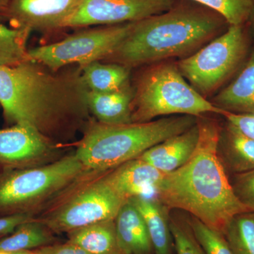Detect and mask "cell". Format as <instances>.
I'll return each instance as SVG.
<instances>
[{
  "instance_id": "1",
  "label": "cell",
  "mask_w": 254,
  "mask_h": 254,
  "mask_svg": "<svg viewBox=\"0 0 254 254\" xmlns=\"http://www.w3.org/2000/svg\"><path fill=\"white\" fill-rule=\"evenodd\" d=\"M81 66L53 71L33 60L0 65V106L10 126L33 127L59 146L75 145L93 118L87 104Z\"/></svg>"
},
{
  "instance_id": "2",
  "label": "cell",
  "mask_w": 254,
  "mask_h": 254,
  "mask_svg": "<svg viewBox=\"0 0 254 254\" xmlns=\"http://www.w3.org/2000/svg\"><path fill=\"white\" fill-rule=\"evenodd\" d=\"M196 123L199 138L195 151L183 166L165 175L155 198L170 210H185L224 235L234 217L250 211L235 195L219 158L220 125L203 116Z\"/></svg>"
},
{
  "instance_id": "3",
  "label": "cell",
  "mask_w": 254,
  "mask_h": 254,
  "mask_svg": "<svg viewBox=\"0 0 254 254\" xmlns=\"http://www.w3.org/2000/svg\"><path fill=\"white\" fill-rule=\"evenodd\" d=\"M225 23L218 13L198 3L175 4L133 23L121 44L102 62L131 68L189 54L216 36Z\"/></svg>"
},
{
  "instance_id": "4",
  "label": "cell",
  "mask_w": 254,
  "mask_h": 254,
  "mask_svg": "<svg viewBox=\"0 0 254 254\" xmlns=\"http://www.w3.org/2000/svg\"><path fill=\"white\" fill-rule=\"evenodd\" d=\"M195 124L196 118L190 115L127 125H107L93 118L76 141L74 154L86 170L110 171Z\"/></svg>"
},
{
  "instance_id": "5",
  "label": "cell",
  "mask_w": 254,
  "mask_h": 254,
  "mask_svg": "<svg viewBox=\"0 0 254 254\" xmlns=\"http://www.w3.org/2000/svg\"><path fill=\"white\" fill-rule=\"evenodd\" d=\"M108 172L85 170L45 205L34 220L54 234H67L98 222L115 220L127 200L107 182Z\"/></svg>"
},
{
  "instance_id": "6",
  "label": "cell",
  "mask_w": 254,
  "mask_h": 254,
  "mask_svg": "<svg viewBox=\"0 0 254 254\" xmlns=\"http://www.w3.org/2000/svg\"><path fill=\"white\" fill-rule=\"evenodd\" d=\"M225 112L195 91L173 64H156L146 68L138 76L133 88L132 123L177 115L198 118L214 113L223 116Z\"/></svg>"
},
{
  "instance_id": "7",
  "label": "cell",
  "mask_w": 254,
  "mask_h": 254,
  "mask_svg": "<svg viewBox=\"0 0 254 254\" xmlns=\"http://www.w3.org/2000/svg\"><path fill=\"white\" fill-rule=\"evenodd\" d=\"M86 170L73 153L36 168L1 170L0 218L36 216Z\"/></svg>"
},
{
  "instance_id": "8",
  "label": "cell",
  "mask_w": 254,
  "mask_h": 254,
  "mask_svg": "<svg viewBox=\"0 0 254 254\" xmlns=\"http://www.w3.org/2000/svg\"><path fill=\"white\" fill-rule=\"evenodd\" d=\"M242 26H230L224 34L177 64L182 76L204 98L236 71L247 53Z\"/></svg>"
},
{
  "instance_id": "9",
  "label": "cell",
  "mask_w": 254,
  "mask_h": 254,
  "mask_svg": "<svg viewBox=\"0 0 254 254\" xmlns=\"http://www.w3.org/2000/svg\"><path fill=\"white\" fill-rule=\"evenodd\" d=\"M133 23L78 31L61 41L28 49V55L31 60L53 71L72 65L83 66L93 62H102L121 44Z\"/></svg>"
},
{
  "instance_id": "10",
  "label": "cell",
  "mask_w": 254,
  "mask_h": 254,
  "mask_svg": "<svg viewBox=\"0 0 254 254\" xmlns=\"http://www.w3.org/2000/svg\"><path fill=\"white\" fill-rule=\"evenodd\" d=\"M63 148L28 125L0 128V171L36 168L53 163L66 155Z\"/></svg>"
},
{
  "instance_id": "11",
  "label": "cell",
  "mask_w": 254,
  "mask_h": 254,
  "mask_svg": "<svg viewBox=\"0 0 254 254\" xmlns=\"http://www.w3.org/2000/svg\"><path fill=\"white\" fill-rule=\"evenodd\" d=\"M175 3L176 0H83L67 28L137 22L168 11Z\"/></svg>"
},
{
  "instance_id": "12",
  "label": "cell",
  "mask_w": 254,
  "mask_h": 254,
  "mask_svg": "<svg viewBox=\"0 0 254 254\" xmlns=\"http://www.w3.org/2000/svg\"><path fill=\"white\" fill-rule=\"evenodd\" d=\"M83 0H9L4 18L11 27L50 33L67 28Z\"/></svg>"
},
{
  "instance_id": "13",
  "label": "cell",
  "mask_w": 254,
  "mask_h": 254,
  "mask_svg": "<svg viewBox=\"0 0 254 254\" xmlns=\"http://www.w3.org/2000/svg\"><path fill=\"white\" fill-rule=\"evenodd\" d=\"M165 175L137 158L110 170L105 178L114 190L127 201L136 197H155Z\"/></svg>"
},
{
  "instance_id": "14",
  "label": "cell",
  "mask_w": 254,
  "mask_h": 254,
  "mask_svg": "<svg viewBox=\"0 0 254 254\" xmlns=\"http://www.w3.org/2000/svg\"><path fill=\"white\" fill-rule=\"evenodd\" d=\"M197 123L183 133L170 137L145 150L138 158L165 174L173 173L190 160L198 144Z\"/></svg>"
},
{
  "instance_id": "15",
  "label": "cell",
  "mask_w": 254,
  "mask_h": 254,
  "mask_svg": "<svg viewBox=\"0 0 254 254\" xmlns=\"http://www.w3.org/2000/svg\"><path fill=\"white\" fill-rule=\"evenodd\" d=\"M115 223L119 245L125 254H155L144 220L131 200L121 207Z\"/></svg>"
},
{
  "instance_id": "16",
  "label": "cell",
  "mask_w": 254,
  "mask_h": 254,
  "mask_svg": "<svg viewBox=\"0 0 254 254\" xmlns=\"http://www.w3.org/2000/svg\"><path fill=\"white\" fill-rule=\"evenodd\" d=\"M141 213L155 254H173L174 242L170 227V210L155 197H136L130 199Z\"/></svg>"
},
{
  "instance_id": "17",
  "label": "cell",
  "mask_w": 254,
  "mask_h": 254,
  "mask_svg": "<svg viewBox=\"0 0 254 254\" xmlns=\"http://www.w3.org/2000/svg\"><path fill=\"white\" fill-rule=\"evenodd\" d=\"M133 88L131 86L110 93L88 91L87 104L92 117L107 125L132 123L131 103Z\"/></svg>"
},
{
  "instance_id": "18",
  "label": "cell",
  "mask_w": 254,
  "mask_h": 254,
  "mask_svg": "<svg viewBox=\"0 0 254 254\" xmlns=\"http://www.w3.org/2000/svg\"><path fill=\"white\" fill-rule=\"evenodd\" d=\"M218 153L227 173L232 175L254 170V139L227 124L220 132Z\"/></svg>"
},
{
  "instance_id": "19",
  "label": "cell",
  "mask_w": 254,
  "mask_h": 254,
  "mask_svg": "<svg viewBox=\"0 0 254 254\" xmlns=\"http://www.w3.org/2000/svg\"><path fill=\"white\" fill-rule=\"evenodd\" d=\"M213 104L230 113L254 114V53L236 79L214 98Z\"/></svg>"
},
{
  "instance_id": "20",
  "label": "cell",
  "mask_w": 254,
  "mask_h": 254,
  "mask_svg": "<svg viewBox=\"0 0 254 254\" xmlns=\"http://www.w3.org/2000/svg\"><path fill=\"white\" fill-rule=\"evenodd\" d=\"M68 242L91 254H125L119 245L115 220L100 222L67 233Z\"/></svg>"
},
{
  "instance_id": "21",
  "label": "cell",
  "mask_w": 254,
  "mask_h": 254,
  "mask_svg": "<svg viewBox=\"0 0 254 254\" xmlns=\"http://www.w3.org/2000/svg\"><path fill=\"white\" fill-rule=\"evenodd\" d=\"M81 68L83 81L88 91L110 93L131 86L130 68L123 65L97 61Z\"/></svg>"
},
{
  "instance_id": "22",
  "label": "cell",
  "mask_w": 254,
  "mask_h": 254,
  "mask_svg": "<svg viewBox=\"0 0 254 254\" xmlns=\"http://www.w3.org/2000/svg\"><path fill=\"white\" fill-rule=\"evenodd\" d=\"M54 233L41 222L33 220L18 225L9 235L0 238V252L32 251L55 244Z\"/></svg>"
},
{
  "instance_id": "23",
  "label": "cell",
  "mask_w": 254,
  "mask_h": 254,
  "mask_svg": "<svg viewBox=\"0 0 254 254\" xmlns=\"http://www.w3.org/2000/svg\"><path fill=\"white\" fill-rule=\"evenodd\" d=\"M31 32L0 22V65L14 66L31 60L27 42Z\"/></svg>"
},
{
  "instance_id": "24",
  "label": "cell",
  "mask_w": 254,
  "mask_h": 254,
  "mask_svg": "<svg viewBox=\"0 0 254 254\" xmlns=\"http://www.w3.org/2000/svg\"><path fill=\"white\" fill-rule=\"evenodd\" d=\"M224 235L233 254H254V213L248 212L234 217Z\"/></svg>"
},
{
  "instance_id": "25",
  "label": "cell",
  "mask_w": 254,
  "mask_h": 254,
  "mask_svg": "<svg viewBox=\"0 0 254 254\" xmlns=\"http://www.w3.org/2000/svg\"><path fill=\"white\" fill-rule=\"evenodd\" d=\"M220 14L230 26H242L253 14L254 0H190Z\"/></svg>"
},
{
  "instance_id": "26",
  "label": "cell",
  "mask_w": 254,
  "mask_h": 254,
  "mask_svg": "<svg viewBox=\"0 0 254 254\" xmlns=\"http://www.w3.org/2000/svg\"><path fill=\"white\" fill-rule=\"evenodd\" d=\"M170 227L176 254H206L195 237L189 217L170 214Z\"/></svg>"
},
{
  "instance_id": "27",
  "label": "cell",
  "mask_w": 254,
  "mask_h": 254,
  "mask_svg": "<svg viewBox=\"0 0 254 254\" xmlns=\"http://www.w3.org/2000/svg\"><path fill=\"white\" fill-rule=\"evenodd\" d=\"M190 226L206 254H233L225 235L210 228L195 217L189 216Z\"/></svg>"
},
{
  "instance_id": "28",
  "label": "cell",
  "mask_w": 254,
  "mask_h": 254,
  "mask_svg": "<svg viewBox=\"0 0 254 254\" xmlns=\"http://www.w3.org/2000/svg\"><path fill=\"white\" fill-rule=\"evenodd\" d=\"M230 180L235 194L241 203L254 213V170L233 175Z\"/></svg>"
},
{
  "instance_id": "29",
  "label": "cell",
  "mask_w": 254,
  "mask_h": 254,
  "mask_svg": "<svg viewBox=\"0 0 254 254\" xmlns=\"http://www.w3.org/2000/svg\"><path fill=\"white\" fill-rule=\"evenodd\" d=\"M227 124L245 136L254 139V114H238L226 111L223 115Z\"/></svg>"
},
{
  "instance_id": "30",
  "label": "cell",
  "mask_w": 254,
  "mask_h": 254,
  "mask_svg": "<svg viewBox=\"0 0 254 254\" xmlns=\"http://www.w3.org/2000/svg\"><path fill=\"white\" fill-rule=\"evenodd\" d=\"M36 254H91L79 246L67 242L62 245L46 246L33 250Z\"/></svg>"
},
{
  "instance_id": "31",
  "label": "cell",
  "mask_w": 254,
  "mask_h": 254,
  "mask_svg": "<svg viewBox=\"0 0 254 254\" xmlns=\"http://www.w3.org/2000/svg\"><path fill=\"white\" fill-rule=\"evenodd\" d=\"M33 219H34V217L26 214L1 217L0 218V238L9 235L18 225Z\"/></svg>"
},
{
  "instance_id": "32",
  "label": "cell",
  "mask_w": 254,
  "mask_h": 254,
  "mask_svg": "<svg viewBox=\"0 0 254 254\" xmlns=\"http://www.w3.org/2000/svg\"><path fill=\"white\" fill-rule=\"evenodd\" d=\"M9 0H0V16L4 17L5 11L7 8Z\"/></svg>"
},
{
  "instance_id": "33",
  "label": "cell",
  "mask_w": 254,
  "mask_h": 254,
  "mask_svg": "<svg viewBox=\"0 0 254 254\" xmlns=\"http://www.w3.org/2000/svg\"><path fill=\"white\" fill-rule=\"evenodd\" d=\"M0 254H36L33 251H21L14 252H0Z\"/></svg>"
},
{
  "instance_id": "34",
  "label": "cell",
  "mask_w": 254,
  "mask_h": 254,
  "mask_svg": "<svg viewBox=\"0 0 254 254\" xmlns=\"http://www.w3.org/2000/svg\"></svg>"
}]
</instances>
